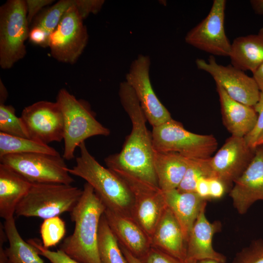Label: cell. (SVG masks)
Returning <instances> with one entry per match:
<instances>
[{
	"label": "cell",
	"instance_id": "cell-43",
	"mask_svg": "<svg viewBox=\"0 0 263 263\" xmlns=\"http://www.w3.org/2000/svg\"><path fill=\"white\" fill-rule=\"evenodd\" d=\"M8 96L7 90L1 80H0V103H4Z\"/></svg>",
	"mask_w": 263,
	"mask_h": 263
},
{
	"label": "cell",
	"instance_id": "cell-13",
	"mask_svg": "<svg viewBox=\"0 0 263 263\" xmlns=\"http://www.w3.org/2000/svg\"><path fill=\"white\" fill-rule=\"evenodd\" d=\"M150 63L149 56L139 55L132 62L125 81L133 90L147 121L154 127L172 117L152 87L150 77Z\"/></svg>",
	"mask_w": 263,
	"mask_h": 263
},
{
	"label": "cell",
	"instance_id": "cell-2",
	"mask_svg": "<svg viewBox=\"0 0 263 263\" xmlns=\"http://www.w3.org/2000/svg\"><path fill=\"white\" fill-rule=\"evenodd\" d=\"M106 208L93 187L86 183L80 199L70 212L75 223L74 232L64 239L59 249L80 263H101L98 229Z\"/></svg>",
	"mask_w": 263,
	"mask_h": 263
},
{
	"label": "cell",
	"instance_id": "cell-14",
	"mask_svg": "<svg viewBox=\"0 0 263 263\" xmlns=\"http://www.w3.org/2000/svg\"><path fill=\"white\" fill-rule=\"evenodd\" d=\"M20 117L30 139L47 145L63 140V117L56 102H35L25 107Z\"/></svg>",
	"mask_w": 263,
	"mask_h": 263
},
{
	"label": "cell",
	"instance_id": "cell-22",
	"mask_svg": "<svg viewBox=\"0 0 263 263\" xmlns=\"http://www.w3.org/2000/svg\"><path fill=\"white\" fill-rule=\"evenodd\" d=\"M32 184L11 168L0 163V216L14 217L17 206Z\"/></svg>",
	"mask_w": 263,
	"mask_h": 263
},
{
	"label": "cell",
	"instance_id": "cell-26",
	"mask_svg": "<svg viewBox=\"0 0 263 263\" xmlns=\"http://www.w3.org/2000/svg\"><path fill=\"white\" fill-rule=\"evenodd\" d=\"M3 226L9 242L4 249L6 263H44L35 247L20 235L14 217L5 220Z\"/></svg>",
	"mask_w": 263,
	"mask_h": 263
},
{
	"label": "cell",
	"instance_id": "cell-36",
	"mask_svg": "<svg viewBox=\"0 0 263 263\" xmlns=\"http://www.w3.org/2000/svg\"><path fill=\"white\" fill-rule=\"evenodd\" d=\"M104 2L103 0H75V5L83 19L90 14L99 12Z\"/></svg>",
	"mask_w": 263,
	"mask_h": 263
},
{
	"label": "cell",
	"instance_id": "cell-8",
	"mask_svg": "<svg viewBox=\"0 0 263 263\" xmlns=\"http://www.w3.org/2000/svg\"><path fill=\"white\" fill-rule=\"evenodd\" d=\"M64 159L60 154L18 153L0 157V163L11 168L31 183L71 185L74 180Z\"/></svg>",
	"mask_w": 263,
	"mask_h": 263
},
{
	"label": "cell",
	"instance_id": "cell-9",
	"mask_svg": "<svg viewBox=\"0 0 263 263\" xmlns=\"http://www.w3.org/2000/svg\"><path fill=\"white\" fill-rule=\"evenodd\" d=\"M110 169L125 183L131 190L133 198L132 218L150 239L167 207L164 192L158 187L124 171Z\"/></svg>",
	"mask_w": 263,
	"mask_h": 263
},
{
	"label": "cell",
	"instance_id": "cell-17",
	"mask_svg": "<svg viewBox=\"0 0 263 263\" xmlns=\"http://www.w3.org/2000/svg\"><path fill=\"white\" fill-rule=\"evenodd\" d=\"M206 207L201 210L190 231L187 243V259L198 262L212 260L225 263L226 257L212 246L214 235L221 229L219 221L209 222L206 214Z\"/></svg>",
	"mask_w": 263,
	"mask_h": 263
},
{
	"label": "cell",
	"instance_id": "cell-33",
	"mask_svg": "<svg viewBox=\"0 0 263 263\" xmlns=\"http://www.w3.org/2000/svg\"><path fill=\"white\" fill-rule=\"evenodd\" d=\"M27 242L35 247L40 256L45 257L52 263H80L60 249L56 251L49 250L38 239H31Z\"/></svg>",
	"mask_w": 263,
	"mask_h": 263
},
{
	"label": "cell",
	"instance_id": "cell-3",
	"mask_svg": "<svg viewBox=\"0 0 263 263\" xmlns=\"http://www.w3.org/2000/svg\"><path fill=\"white\" fill-rule=\"evenodd\" d=\"M76 164L68 168L70 174L85 180L94 188L106 208L132 217V194L125 183L113 171L100 164L88 150L85 142L79 146Z\"/></svg>",
	"mask_w": 263,
	"mask_h": 263
},
{
	"label": "cell",
	"instance_id": "cell-4",
	"mask_svg": "<svg viewBox=\"0 0 263 263\" xmlns=\"http://www.w3.org/2000/svg\"><path fill=\"white\" fill-rule=\"evenodd\" d=\"M56 102L63 117L62 157L64 159L74 158L76 148L86 139L94 136H108L110 134V130L96 120L88 103L77 99L66 89L62 88L59 91Z\"/></svg>",
	"mask_w": 263,
	"mask_h": 263
},
{
	"label": "cell",
	"instance_id": "cell-38",
	"mask_svg": "<svg viewBox=\"0 0 263 263\" xmlns=\"http://www.w3.org/2000/svg\"><path fill=\"white\" fill-rule=\"evenodd\" d=\"M210 199L221 198L227 190L225 185L219 179L212 178L208 179Z\"/></svg>",
	"mask_w": 263,
	"mask_h": 263
},
{
	"label": "cell",
	"instance_id": "cell-23",
	"mask_svg": "<svg viewBox=\"0 0 263 263\" xmlns=\"http://www.w3.org/2000/svg\"><path fill=\"white\" fill-rule=\"evenodd\" d=\"M229 57L234 67L253 73L263 63V27L256 34L235 38Z\"/></svg>",
	"mask_w": 263,
	"mask_h": 263
},
{
	"label": "cell",
	"instance_id": "cell-18",
	"mask_svg": "<svg viewBox=\"0 0 263 263\" xmlns=\"http://www.w3.org/2000/svg\"><path fill=\"white\" fill-rule=\"evenodd\" d=\"M107 222L120 245L140 259L151 247L150 239L131 217L106 208Z\"/></svg>",
	"mask_w": 263,
	"mask_h": 263
},
{
	"label": "cell",
	"instance_id": "cell-1",
	"mask_svg": "<svg viewBox=\"0 0 263 263\" xmlns=\"http://www.w3.org/2000/svg\"><path fill=\"white\" fill-rule=\"evenodd\" d=\"M118 94L132 128L120 152L106 157L105 164L110 169L121 170L158 187L153 165L151 132L147 127L145 114L133 90L125 81L120 83Z\"/></svg>",
	"mask_w": 263,
	"mask_h": 263
},
{
	"label": "cell",
	"instance_id": "cell-41",
	"mask_svg": "<svg viewBox=\"0 0 263 263\" xmlns=\"http://www.w3.org/2000/svg\"><path fill=\"white\" fill-rule=\"evenodd\" d=\"M120 246L128 263H142L138 258L132 254L126 248L121 245Z\"/></svg>",
	"mask_w": 263,
	"mask_h": 263
},
{
	"label": "cell",
	"instance_id": "cell-31",
	"mask_svg": "<svg viewBox=\"0 0 263 263\" xmlns=\"http://www.w3.org/2000/svg\"><path fill=\"white\" fill-rule=\"evenodd\" d=\"M43 245L48 248L57 244L66 233L65 222L59 216L44 219L40 226Z\"/></svg>",
	"mask_w": 263,
	"mask_h": 263
},
{
	"label": "cell",
	"instance_id": "cell-45",
	"mask_svg": "<svg viewBox=\"0 0 263 263\" xmlns=\"http://www.w3.org/2000/svg\"><path fill=\"white\" fill-rule=\"evenodd\" d=\"M263 145V131L260 134L256 143V148L258 146Z\"/></svg>",
	"mask_w": 263,
	"mask_h": 263
},
{
	"label": "cell",
	"instance_id": "cell-40",
	"mask_svg": "<svg viewBox=\"0 0 263 263\" xmlns=\"http://www.w3.org/2000/svg\"><path fill=\"white\" fill-rule=\"evenodd\" d=\"M252 74L260 92L263 93V63Z\"/></svg>",
	"mask_w": 263,
	"mask_h": 263
},
{
	"label": "cell",
	"instance_id": "cell-10",
	"mask_svg": "<svg viewBox=\"0 0 263 263\" xmlns=\"http://www.w3.org/2000/svg\"><path fill=\"white\" fill-rule=\"evenodd\" d=\"M83 20L74 0L49 38L51 54L57 61L73 64L82 54L89 38Z\"/></svg>",
	"mask_w": 263,
	"mask_h": 263
},
{
	"label": "cell",
	"instance_id": "cell-16",
	"mask_svg": "<svg viewBox=\"0 0 263 263\" xmlns=\"http://www.w3.org/2000/svg\"><path fill=\"white\" fill-rule=\"evenodd\" d=\"M233 184L229 195L240 214H245L257 201H263V145L256 148L251 163Z\"/></svg>",
	"mask_w": 263,
	"mask_h": 263
},
{
	"label": "cell",
	"instance_id": "cell-7",
	"mask_svg": "<svg viewBox=\"0 0 263 263\" xmlns=\"http://www.w3.org/2000/svg\"><path fill=\"white\" fill-rule=\"evenodd\" d=\"M29 23L24 0H8L0 7V66L11 68L23 58L29 38Z\"/></svg>",
	"mask_w": 263,
	"mask_h": 263
},
{
	"label": "cell",
	"instance_id": "cell-29",
	"mask_svg": "<svg viewBox=\"0 0 263 263\" xmlns=\"http://www.w3.org/2000/svg\"><path fill=\"white\" fill-rule=\"evenodd\" d=\"M211 157L190 159L184 176L177 189L181 192H195L197 183L200 179L215 178L210 164Z\"/></svg>",
	"mask_w": 263,
	"mask_h": 263
},
{
	"label": "cell",
	"instance_id": "cell-6",
	"mask_svg": "<svg viewBox=\"0 0 263 263\" xmlns=\"http://www.w3.org/2000/svg\"><path fill=\"white\" fill-rule=\"evenodd\" d=\"M151 135L154 150L177 153L189 159L210 158L218 145L214 135L190 132L172 118L152 127Z\"/></svg>",
	"mask_w": 263,
	"mask_h": 263
},
{
	"label": "cell",
	"instance_id": "cell-21",
	"mask_svg": "<svg viewBox=\"0 0 263 263\" xmlns=\"http://www.w3.org/2000/svg\"><path fill=\"white\" fill-rule=\"evenodd\" d=\"M163 192L167 207L179 223L188 243L193 225L201 210L207 206V200L195 192H181L177 188Z\"/></svg>",
	"mask_w": 263,
	"mask_h": 263
},
{
	"label": "cell",
	"instance_id": "cell-19",
	"mask_svg": "<svg viewBox=\"0 0 263 263\" xmlns=\"http://www.w3.org/2000/svg\"><path fill=\"white\" fill-rule=\"evenodd\" d=\"M151 247L187 260V240L175 217L167 207L150 237Z\"/></svg>",
	"mask_w": 263,
	"mask_h": 263
},
{
	"label": "cell",
	"instance_id": "cell-15",
	"mask_svg": "<svg viewBox=\"0 0 263 263\" xmlns=\"http://www.w3.org/2000/svg\"><path fill=\"white\" fill-rule=\"evenodd\" d=\"M255 150L244 137L231 135L210 158L215 178L221 180L228 189L250 164Z\"/></svg>",
	"mask_w": 263,
	"mask_h": 263
},
{
	"label": "cell",
	"instance_id": "cell-25",
	"mask_svg": "<svg viewBox=\"0 0 263 263\" xmlns=\"http://www.w3.org/2000/svg\"><path fill=\"white\" fill-rule=\"evenodd\" d=\"M74 3V0H60L42 10L31 23L29 41L42 47H48L50 35L56 27L65 12Z\"/></svg>",
	"mask_w": 263,
	"mask_h": 263
},
{
	"label": "cell",
	"instance_id": "cell-28",
	"mask_svg": "<svg viewBox=\"0 0 263 263\" xmlns=\"http://www.w3.org/2000/svg\"><path fill=\"white\" fill-rule=\"evenodd\" d=\"M98 247L101 263H128L104 214L99 223Z\"/></svg>",
	"mask_w": 263,
	"mask_h": 263
},
{
	"label": "cell",
	"instance_id": "cell-44",
	"mask_svg": "<svg viewBox=\"0 0 263 263\" xmlns=\"http://www.w3.org/2000/svg\"><path fill=\"white\" fill-rule=\"evenodd\" d=\"M0 263H6L4 249L2 245H0Z\"/></svg>",
	"mask_w": 263,
	"mask_h": 263
},
{
	"label": "cell",
	"instance_id": "cell-30",
	"mask_svg": "<svg viewBox=\"0 0 263 263\" xmlns=\"http://www.w3.org/2000/svg\"><path fill=\"white\" fill-rule=\"evenodd\" d=\"M0 132L29 138L22 120L16 115L15 108L4 103H0Z\"/></svg>",
	"mask_w": 263,
	"mask_h": 263
},
{
	"label": "cell",
	"instance_id": "cell-5",
	"mask_svg": "<svg viewBox=\"0 0 263 263\" xmlns=\"http://www.w3.org/2000/svg\"><path fill=\"white\" fill-rule=\"evenodd\" d=\"M82 189L56 183H32L19 203L17 216L36 217L46 219L71 212L78 202Z\"/></svg>",
	"mask_w": 263,
	"mask_h": 263
},
{
	"label": "cell",
	"instance_id": "cell-39",
	"mask_svg": "<svg viewBox=\"0 0 263 263\" xmlns=\"http://www.w3.org/2000/svg\"><path fill=\"white\" fill-rule=\"evenodd\" d=\"M195 192L203 199H210L208 179L205 178L200 179L197 182Z\"/></svg>",
	"mask_w": 263,
	"mask_h": 263
},
{
	"label": "cell",
	"instance_id": "cell-37",
	"mask_svg": "<svg viewBox=\"0 0 263 263\" xmlns=\"http://www.w3.org/2000/svg\"><path fill=\"white\" fill-rule=\"evenodd\" d=\"M25 1L27 9V19L30 24L45 6L50 5L54 0H25Z\"/></svg>",
	"mask_w": 263,
	"mask_h": 263
},
{
	"label": "cell",
	"instance_id": "cell-32",
	"mask_svg": "<svg viewBox=\"0 0 263 263\" xmlns=\"http://www.w3.org/2000/svg\"><path fill=\"white\" fill-rule=\"evenodd\" d=\"M232 263H263V240L252 241L237 253Z\"/></svg>",
	"mask_w": 263,
	"mask_h": 263
},
{
	"label": "cell",
	"instance_id": "cell-34",
	"mask_svg": "<svg viewBox=\"0 0 263 263\" xmlns=\"http://www.w3.org/2000/svg\"><path fill=\"white\" fill-rule=\"evenodd\" d=\"M142 263H197L190 260H182L151 247L148 252L139 259Z\"/></svg>",
	"mask_w": 263,
	"mask_h": 263
},
{
	"label": "cell",
	"instance_id": "cell-12",
	"mask_svg": "<svg viewBox=\"0 0 263 263\" xmlns=\"http://www.w3.org/2000/svg\"><path fill=\"white\" fill-rule=\"evenodd\" d=\"M197 68L209 74L217 85L222 87L232 99L253 107L258 101L260 91L253 77L231 64L218 63L213 56L207 61L196 60Z\"/></svg>",
	"mask_w": 263,
	"mask_h": 263
},
{
	"label": "cell",
	"instance_id": "cell-46",
	"mask_svg": "<svg viewBox=\"0 0 263 263\" xmlns=\"http://www.w3.org/2000/svg\"><path fill=\"white\" fill-rule=\"evenodd\" d=\"M197 263H219L212 260H204L198 261Z\"/></svg>",
	"mask_w": 263,
	"mask_h": 263
},
{
	"label": "cell",
	"instance_id": "cell-11",
	"mask_svg": "<svg viewBox=\"0 0 263 263\" xmlns=\"http://www.w3.org/2000/svg\"><path fill=\"white\" fill-rule=\"evenodd\" d=\"M226 0H214L207 15L185 36L186 43L211 56H229L231 43L225 32Z\"/></svg>",
	"mask_w": 263,
	"mask_h": 263
},
{
	"label": "cell",
	"instance_id": "cell-20",
	"mask_svg": "<svg viewBox=\"0 0 263 263\" xmlns=\"http://www.w3.org/2000/svg\"><path fill=\"white\" fill-rule=\"evenodd\" d=\"M224 125L231 135L244 137L254 129L258 115L254 109L230 98L216 85Z\"/></svg>",
	"mask_w": 263,
	"mask_h": 263
},
{
	"label": "cell",
	"instance_id": "cell-27",
	"mask_svg": "<svg viewBox=\"0 0 263 263\" xmlns=\"http://www.w3.org/2000/svg\"><path fill=\"white\" fill-rule=\"evenodd\" d=\"M41 153L58 155L54 148L33 139L0 132V157L10 154Z\"/></svg>",
	"mask_w": 263,
	"mask_h": 263
},
{
	"label": "cell",
	"instance_id": "cell-35",
	"mask_svg": "<svg viewBox=\"0 0 263 263\" xmlns=\"http://www.w3.org/2000/svg\"><path fill=\"white\" fill-rule=\"evenodd\" d=\"M253 108L258 115L257 123L252 131L244 138L250 147L256 148L257 139L263 131V93H260L259 99Z\"/></svg>",
	"mask_w": 263,
	"mask_h": 263
},
{
	"label": "cell",
	"instance_id": "cell-24",
	"mask_svg": "<svg viewBox=\"0 0 263 263\" xmlns=\"http://www.w3.org/2000/svg\"><path fill=\"white\" fill-rule=\"evenodd\" d=\"M189 160L177 153L154 150L153 165L158 187L163 191L177 188Z\"/></svg>",
	"mask_w": 263,
	"mask_h": 263
},
{
	"label": "cell",
	"instance_id": "cell-42",
	"mask_svg": "<svg viewBox=\"0 0 263 263\" xmlns=\"http://www.w3.org/2000/svg\"><path fill=\"white\" fill-rule=\"evenodd\" d=\"M251 3L257 13L260 14H263V0H251Z\"/></svg>",
	"mask_w": 263,
	"mask_h": 263
}]
</instances>
